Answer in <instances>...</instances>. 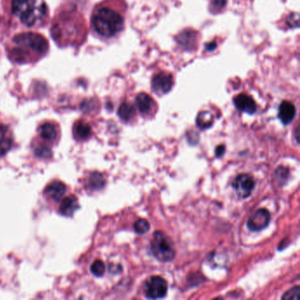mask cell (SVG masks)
Wrapping results in <instances>:
<instances>
[{"mask_svg": "<svg viewBox=\"0 0 300 300\" xmlns=\"http://www.w3.org/2000/svg\"><path fill=\"white\" fill-rule=\"evenodd\" d=\"M127 4L125 0H104L92 14V27L102 39H112L123 31L125 25Z\"/></svg>", "mask_w": 300, "mask_h": 300, "instance_id": "cell-1", "label": "cell"}, {"mask_svg": "<svg viewBox=\"0 0 300 300\" xmlns=\"http://www.w3.org/2000/svg\"><path fill=\"white\" fill-rule=\"evenodd\" d=\"M48 51L49 42L43 35L27 32L13 37L7 48V54L14 63H34L44 57Z\"/></svg>", "mask_w": 300, "mask_h": 300, "instance_id": "cell-2", "label": "cell"}, {"mask_svg": "<svg viewBox=\"0 0 300 300\" xmlns=\"http://www.w3.org/2000/svg\"><path fill=\"white\" fill-rule=\"evenodd\" d=\"M85 22L81 14L75 10L63 11L57 16L51 29V35L59 44H68L76 41H82L86 35Z\"/></svg>", "mask_w": 300, "mask_h": 300, "instance_id": "cell-3", "label": "cell"}, {"mask_svg": "<svg viewBox=\"0 0 300 300\" xmlns=\"http://www.w3.org/2000/svg\"><path fill=\"white\" fill-rule=\"evenodd\" d=\"M11 13L19 22L29 28L42 25L48 16L44 0H11Z\"/></svg>", "mask_w": 300, "mask_h": 300, "instance_id": "cell-4", "label": "cell"}, {"mask_svg": "<svg viewBox=\"0 0 300 300\" xmlns=\"http://www.w3.org/2000/svg\"><path fill=\"white\" fill-rule=\"evenodd\" d=\"M151 251L159 262H171L175 257L173 242L163 232L155 233L151 241Z\"/></svg>", "mask_w": 300, "mask_h": 300, "instance_id": "cell-5", "label": "cell"}, {"mask_svg": "<svg viewBox=\"0 0 300 300\" xmlns=\"http://www.w3.org/2000/svg\"><path fill=\"white\" fill-rule=\"evenodd\" d=\"M168 292V283L164 278L153 275L149 278L145 285V293L146 297L152 299L162 298Z\"/></svg>", "mask_w": 300, "mask_h": 300, "instance_id": "cell-6", "label": "cell"}, {"mask_svg": "<svg viewBox=\"0 0 300 300\" xmlns=\"http://www.w3.org/2000/svg\"><path fill=\"white\" fill-rule=\"evenodd\" d=\"M174 85V79L170 73H158L152 79V89L155 94L163 95L168 94Z\"/></svg>", "mask_w": 300, "mask_h": 300, "instance_id": "cell-7", "label": "cell"}, {"mask_svg": "<svg viewBox=\"0 0 300 300\" xmlns=\"http://www.w3.org/2000/svg\"><path fill=\"white\" fill-rule=\"evenodd\" d=\"M233 186L238 196H240V198H246L253 192L255 181L248 174H240L234 180Z\"/></svg>", "mask_w": 300, "mask_h": 300, "instance_id": "cell-8", "label": "cell"}, {"mask_svg": "<svg viewBox=\"0 0 300 300\" xmlns=\"http://www.w3.org/2000/svg\"><path fill=\"white\" fill-rule=\"evenodd\" d=\"M270 218L271 216L268 210L260 209L250 217L247 221V227L249 228L251 231H261L268 226L270 222Z\"/></svg>", "mask_w": 300, "mask_h": 300, "instance_id": "cell-9", "label": "cell"}, {"mask_svg": "<svg viewBox=\"0 0 300 300\" xmlns=\"http://www.w3.org/2000/svg\"><path fill=\"white\" fill-rule=\"evenodd\" d=\"M235 107L240 109V111H243L245 113L252 114L256 113L257 109L256 101H253L252 97L249 95H245V94H240L238 95L234 100Z\"/></svg>", "mask_w": 300, "mask_h": 300, "instance_id": "cell-10", "label": "cell"}, {"mask_svg": "<svg viewBox=\"0 0 300 300\" xmlns=\"http://www.w3.org/2000/svg\"><path fill=\"white\" fill-rule=\"evenodd\" d=\"M136 105L139 112L143 114H149L152 113V110L156 107L153 99L145 93H141L136 96Z\"/></svg>", "mask_w": 300, "mask_h": 300, "instance_id": "cell-11", "label": "cell"}, {"mask_svg": "<svg viewBox=\"0 0 300 300\" xmlns=\"http://www.w3.org/2000/svg\"><path fill=\"white\" fill-rule=\"evenodd\" d=\"M295 116H296V108L294 104H292L291 101H283L279 107V112H278V117L282 123L287 125L293 121Z\"/></svg>", "mask_w": 300, "mask_h": 300, "instance_id": "cell-12", "label": "cell"}, {"mask_svg": "<svg viewBox=\"0 0 300 300\" xmlns=\"http://www.w3.org/2000/svg\"><path fill=\"white\" fill-rule=\"evenodd\" d=\"M13 146V135L9 128L0 123V156L6 154Z\"/></svg>", "mask_w": 300, "mask_h": 300, "instance_id": "cell-13", "label": "cell"}, {"mask_svg": "<svg viewBox=\"0 0 300 300\" xmlns=\"http://www.w3.org/2000/svg\"><path fill=\"white\" fill-rule=\"evenodd\" d=\"M66 192V187L61 181H53L46 188L45 193L48 196H50L51 199L58 201L63 197V195Z\"/></svg>", "mask_w": 300, "mask_h": 300, "instance_id": "cell-14", "label": "cell"}, {"mask_svg": "<svg viewBox=\"0 0 300 300\" xmlns=\"http://www.w3.org/2000/svg\"><path fill=\"white\" fill-rule=\"evenodd\" d=\"M78 207H79V202L76 197L73 196H67L61 202L59 212L63 215L72 216L74 212H76Z\"/></svg>", "mask_w": 300, "mask_h": 300, "instance_id": "cell-15", "label": "cell"}, {"mask_svg": "<svg viewBox=\"0 0 300 300\" xmlns=\"http://www.w3.org/2000/svg\"><path fill=\"white\" fill-rule=\"evenodd\" d=\"M73 134L78 140H85L92 135V129L88 123L78 121L73 126Z\"/></svg>", "mask_w": 300, "mask_h": 300, "instance_id": "cell-16", "label": "cell"}, {"mask_svg": "<svg viewBox=\"0 0 300 300\" xmlns=\"http://www.w3.org/2000/svg\"><path fill=\"white\" fill-rule=\"evenodd\" d=\"M39 134L47 141H55L57 137V127L51 123H45L39 127Z\"/></svg>", "mask_w": 300, "mask_h": 300, "instance_id": "cell-17", "label": "cell"}, {"mask_svg": "<svg viewBox=\"0 0 300 300\" xmlns=\"http://www.w3.org/2000/svg\"><path fill=\"white\" fill-rule=\"evenodd\" d=\"M214 122L213 116L209 111H202L196 118V125L202 130H206L212 126Z\"/></svg>", "mask_w": 300, "mask_h": 300, "instance_id": "cell-18", "label": "cell"}, {"mask_svg": "<svg viewBox=\"0 0 300 300\" xmlns=\"http://www.w3.org/2000/svg\"><path fill=\"white\" fill-rule=\"evenodd\" d=\"M135 114H136V109L132 105L128 102H123L118 109V116L120 117L122 120L125 122L131 120L133 117H135Z\"/></svg>", "mask_w": 300, "mask_h": 300, "instance_id": "cell-19", "label": "cell"}, {"mask_svg": "<svg viewBox=\"0 0 300 300\" xmlns=\"http://www.w3.org/2000/svg\"><path fill=\"white\" fill-rule=\"evenodd\" d=\"M104 177L100 173H94L89 176L88 186L91 190H98L102 189L105 186Z\"/></svg>", "mask_w": 300, "mask_h": 300, "instance_id": "cell-20", "label": "cell"}, {"mask_svg": "<svg viewBox=\"0 0 300 300\" xmlns=\"http://www.w3.org/2000/svg\"><path fill=\"white\" fill-rule=\"evenodd\" d=\"M35 150V153L37 157L41 158H49L51 157V150L50 147H48L45 145H41V144H38L37 146L34 147Z\"/></svg>", "mask_w": 300, "mask_h": 300, "instance_id": "cell-21", "label": "cell"}, {"mask_svg": "<svg viewBox=\"0 0 300 300\" xmlns=\"http://www.w3.org/2000/svg\"><path fill=\"white\" fill-rule=\"evenodd\" d=\"M134 229L136 234H145L148 233L150 230V223H149L146 219H139L135 223L134 225Z\"/></svg>", "mask_w": 300, "mask_h": 300, "instance_id": "cell-22", "label": "cell"}, {"mask_svg": "<svg viewBox=\"0 0 300 300\" xmlns=\"http://www.w3.org/2000/svg\"><path fill=\"white\" fill-rule=\"evenodd\" d=\"M105 264L101 260H97L91 266V271L96 276H102L105 273Z\"/></svg>", "mask_w": 300, "mask_h": 300, "instance_id": "cell-23", "label": "cell"}, {"mask_svg": "<svg viewBox=\"0 0 300 300\" xmlns=\"http://www.w3.org/2000/svg\"><path fill=\"white\" fill-rule=\"evenodd\" d=\"M300 288L299 286L292 288L290 291L285 292L283 296V299L286 300H298L299 299Z\"/></svg>", "mask_w": 300, "mask_h": 300, "instance_id": "cell-24", "label": "cell"}, {"mask_svg": "<svg viewBox=\"0 0 300 300\" xmlns=\"http://www.w3.org/2000/svg\"><path fill=\"white\" fill-rule=\"evenodd\" d=\"M224 151H225V147H224V146H218L217 149H216V155H217V157H218V158H220L221 156L224 155Z\"/></svg>", "mask_w": 300, "mask_h": 300, "instance_id": "cell-25", "label": "cell"}]
</instances>
